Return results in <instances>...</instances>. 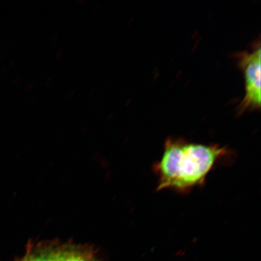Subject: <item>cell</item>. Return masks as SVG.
Listing matches in <instances>:
<instances>
[{
    "mask_svg": "<svg viewBox=\"0 0 261 261\" xmlns=\"http://www.w3.org/2000/svg\"><path fill=\"white\" fill-rule=\"evenodd\" d=\"M233 155L225 146L169 138L161 159L153 168L158 179L156 190L188 194L203 187L208 174L218 165L232 160Z\"/></svg>",
    "mask_w": 261,
    "mask_h": 261,
    "instance_id": "obj_1",
    "label": "cell"
},
{
    "mask_svg": "<svg viewBox=\"0 0 261 261\" xmlns=\"http://www.w3.org/2000/svg\"><path fill=\"white\" fill-rule=\"evenodd\" d=\"M260 47L252 52L240 54L238 65L243 71L246 94L238 107V112L242 114L247 110L259 109L260 91Z\"/></svg>",
    "mask_w": 261,
    "mask_h": 261,
    "instance_id": "obj_2",
    "label": "cell"
},
{
    "mask_svg": "<svg viewBox=\"0 0 261 261\" xmlns=\"http://www.w3.org/2000/svg\"><path fill=\"white\" fill-rule=\"evenodd\" d=\"M57 261H100L93 251L74 244H65L59 247Z\"/></svg>",
    "mask_w": 261,
    "mask_h": 261,
    "instance_id": "obj_3",
    "label": "cell"
},
{
    "mask_svg": "<svg viewBox=\"0 0 261 261\" xmlns=\"http://www.w3.org/2000/svg\"><path fill=\"white\" fill-rule=\"evenodd\" d=\"M59 245L54 243H41L29 246L28 261H57Z\"/></svg>",
    "mask_w": 261,
    "mask_h": 261,
    "instance_id": "obj_4",
    "label": "cell"
},
{
    "mask_svg": "<svg viewBox=\"0 0 261 261\" xmlns=\"http://www.w3.org/2000/svg\"><path fill=\"white\" fill-rule=\"evenodd\" d=\"M61 54H62V49L61 48V49H60V50H59L57 51V53L56 55V58L58 59L59 58H60L61 57Z\"/></svg>",
    "mask_w": 261,
    "mask_h": 261,
    "instance_id": "obj_5",
    "label": "cell"
},
{
    "mask_svg": "<svg viewBox=\"0 0 261 261\" xmlns=\"http://www.w3.org/2000/svg\"><path fill=\"white\" fill-rule=\"evenodd\" d=\"M51 80V77H48V79L45 81V86H48L49 84H50V81Z\"/></svg>",
    "mask_w": 261,
    "mask_h": 261,
    "instance_id": "obj_6",
    "label": "cell"
},
{
    "mask_svg": "<svg viewBox=\"0 0 261 261\" xmlns=\"http://www.w3.org/2000/svg\"><path fill=\"white\" fill-rule=\"evenodd\" d=\"M75 93H76V92H75V91H72V92L71 93V94H70V99H71V98L73 97Z\"/></svg>",
    "mask_w": 261,
    "mask_h": 261,
    "instance_id": "obj_7",
    "label": "cell"
},
{
    "mask_svg": "<svg viewBox=\"0 0 261 261\" xmlns=\"http://www.w3.org/2000/svg\"><path fill=\"white\" fill-rule=\"evenodd\" d=\"M19 261H28L27 254H25V256L21 260Z\"/></svg>",
    "mask_w": 261,
    "mask_h": 261,
    "instance_id": "obj_8",
    "label": "cell"
},
{
    "mask_svg": "<svg viewBox=\"0 0 261 261\" xmlns=\"http://www.w3.org/2000/svg\"><path fill=\"white\" fill-rule=\"evenodd\" d=\"M94 90H96V87H93L92 89L90 90V94H93L94 93Z\"/></svg>",
    "mask_w": 261,
    "mask_h": 261,
    "instance_id": "obj_9",
    "label": "cell"
},
{
    "mask_svg": "<svg viewBox=\"0 0 261 261\" xmlns=\"http://www.w3.org/2000/svg\"><path fill=\"white\" fill-rule=\"evenodd\" d=\"M99 7H100V4H98V5L96 6L95 8H94V12L97 11V9H99Z\"/></svg>",
    "mask_w": 261,
    "mask_h": 261,
    "instance_id": "obj_10",
    "label": "cell"
},
{
    "mask_svg": "<svg viewBox=\"0 0 261 261\" xmlns=\"http://www.w3.org/2000/svg\"><path fill=\"white\" fill-rule=\"evenodd\" d=\"M85 2V1H84V0H83V1H80V2H77V3H84Z\"/></svg>",
    "mask_w": 261,
    "mask_h": 261,
    "instance_id": "obj_11",
    "label": "cell"
}]
</instances>
